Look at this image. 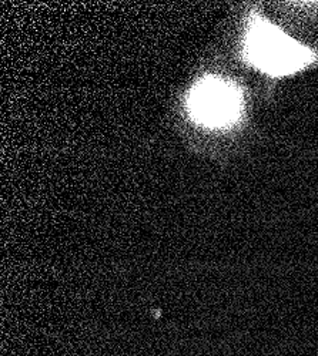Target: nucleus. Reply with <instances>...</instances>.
Masks as SVG:
<instances>
[{
  "label": "nucleus",
  "instance_id": "nucleus-2",
  "mask_svg": "<svg viewBox=\"0 0 318 356\" xmlns=\"http://www.w3.org/2000/svg\"><path fill=\"white\" fill-rule=\"evenodd\" d=\"M193 120L207 129L236 126L244 111V95L240 86L216 76H207L194 84L187 97Z\"/></svg>",
  "mask_w": 318,
  "mask_h": 356
},
{
  "label": "nucleus",
  "instance_id": "nucleus-1",
  "mask_svg": "<svg viewBox=\"0 0 318 356\" xmlns=\"http://www.w3.org/2000/svg\"><path fill=\"white\" fill-rule=\"evenodd\" d=\"M243 58L264 74L285 77L315 63L317 54L262 15L251 13L243 40Z\"/></svg>",
  "mask_w": 318,
  "mask_h": 356
}]
</instances>
